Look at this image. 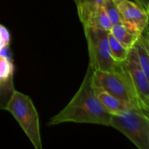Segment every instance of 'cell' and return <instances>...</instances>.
<instances>
[{"label":"cell","instance_id":"cell-1","mask_svg":"<svg viewBox=\"0 0 149 149\" xmlns=\"http://www.w3.org/2000/svg\"><path fill=\"white\" fill-rule=\"evenodd\" d=\"M93 70L88 67L82 83L71 101L49 119V126L67 122L110 126L111 115L103 108L92 84Z\"/></svg>","mask_w":149,"mask_h":149},{"label":"cell","instance_id":"cell-2","mask_svg":"<svg viewBox=\"0 0 149 149\" xmlns=\"http://www.w3.org/2000/svg\"><path fill=\"white\" fill-rule=\"evenodd\" d=\"M92 84L94 88L106 91L132 107L149 114L123 63H119L114 71L109 72L93 71Z\"/></svg>","mask_w":149,"mask_h":149},{"label":"cell","instance_id":"cell-3","mask_svg":"<svg viewBox=\"0 0 149 149\" xmlns=\"http://www.w3.org/2000/svg\"><path fill=\"white\" fill-rule=\"evenodd\" d=\"M5 110L15 119L33 148L42 149L39 113L31 98L15 90Z\"/></svg>","mask_w":149,"mask_h":149},{"label":"cell","instance_id":"cell-4","mask_svg":"<svg viewBox=\"0 0 149 149\" xmlns=\"http://www.w3.org/2000/svg\"><path fill=\"white\" fill-rule=\"evenodd\" d=\"M127 137L138 149H149V114L128 109L111 115L110 126Z\"/></svg>","mask_w":149,"mask_h":149},{"label":"cell","instance_id":"cell-5","mask_svg":"<svg viewBox=\"0 0 149 149\" xmlns=\"http://www.w3.org/2000/svg\"><path fill=\"white\" fill-rule=\"evenodd\" d=\"M84 31L88 47L89 67L93 71H114L119 63L113 61L111 55L109 31L92 28H84Z\"/></svg>","mask_w":149,"mask_h":149},{"label":"cell","instance_id":"cell-6","mask_svg":"<svg viewBox=\"0 0 149 149\" xmlns=\"http://www.w3.org/2000/svg\"><path fill=\"white\" fill-rule=\"evenodd\" d=\"M122 63L125 65L140 98L149 113V81L140 65L134 47L130 51L127 59Z\"/></svg>","mask_w":149,"mask_h":149},{"label":"cell","instance_id":"cell-7","mask_svg":"<svg viewBox=\"0 0 149 149\" xmlns=\"http://www.w3.org/2000/svg\"><path fill=\"white\" fill-rule=\"evenodd\" d=\"M120 13L123 22L138 31L143 32L149 24V14L135 1L130 0H113Z\"/></svg>","mask_w":149,"mask_h":149},{"label":"cell","instance_id":"cell-8","mask_svg":"<svg viewBox=\"0 0 149 149\" xmlns=\"http://www.w3.org/2000/svg\"><path fill=\"white\" fill-rule=\"evenodd\" d=\"M77 13L84 29L92 28L110 31L112 23L103 5L77 7Z\"/></svg>","mask_w":149,"mask_h":149},{"label":"cell","instance_id":"cell-9","mask_svg":"<svg viewBox=\"0 0 149 149\" xmlns=\"http://www.w3.org/2000/svg\"><path fill=\"white\" fill-rule=\"evenodd\" d=\"M109 32L116 40L130 49L133 47L142 33L125 23L113 25Z\"/></svg>","mask_w":149,"mask_h":149},{"label":"cell","instance_id":"cell-10","mask_svg":"<svg viewBox=\"0 0 149 149\" xmlns=\"http://www.w3.org/2000/svg\"><path fill=\"white\" fill-rule=\"evenodd\" d=\"M94 90L99 101L100 102L103 108L106 109V111L111 115L116 114V113H120L128 109H135L106 91L97 88H94Z\"/></svg>","mask_w":149,"mask_h":149},{"label":"cell","instance_id":"cell-11","mask_svg":"<svg viewBox=\"0 0 149 149\" xmlns=\"http://www.w3.org/2000/svg\"><path fill=\"white\" fill-rule=\"evenodd\" d=\"M138 61L149 81V24L134 45Z\"/></svg>","mask_w":149,"mask_h":149},{"label":"cell","instance_id":"cell-12","mask_svg":"<svg viewBox=\"0 0 149 149\" xmlns=\"http://www.w3.org/2000/svg\"><path fill=\"white\" fill-rule=\"evenodd\" d=\"M109 44L111 55L116 63H122L127 59L130 49L125 47L119 41L116 40L110 32L109 33Z\"/></svg>","mask_w":149,"mask_h":149},{"label":"cell","instance_id":"cell-13","mask_svg":"<svg viewBox=\"0 0 149 149\" xmlns=\"http://www.w3.org/2000/svg\"><path fill=\"white\" fill-rule=\"evenodd\" d=\"M15 90L13 76L0 79V109L5 110Z\"/></svg>","mask_w":149,"mask_h":149},{"label":"cell","instance_id":"cell-14","mask_svg":"<svg viewBox=\"0 0 149 149\" xmlns=\"http://www.w3.org/2000/svg\"><path fill=\"white\" fill-rule=\"evenodd\" d=\"M103 7L106 11L109 18L110 19L112 26L124 23L122 16L113 0H105L103 4Z\"/></svg>","mask_w":149,"mask_h":149},{"label":"cell","instance_id":"cell-15","mask_svg":"<svg viewBox=\"0 0 149 149\" xmlns=\"http://www.w3.org/2000/svg\"><path fill=\"white\" fill-rule=\"evenodd\" d=\"M15 66L13 60H9L0 55V79L14 75Z\"/></svg>","mask_w":149,"mask_h":149},{"label":"cell","instance_id":"cell-16","mask_svg":"<svg viewBox=\"0 0 149 149\" xmlns=\"http://www.w3.org/2000/svg\"><path fill=\"white\" fill-rule=\"evenodd\" d=\"M10 33L8 29L0 24V49L4 47L10 45Z\"/></svg>","mask_w":149,"mask_h":149},{"label":"cell","instance_id":"cell-17","mask_svg":"<svg viewBox=\"0 0 149 149\" xmlns=\"http://www.w3.org/2000/svg\"><path fill=\"white\" fill-rule=\"evenodd\" d=\"M77 7L103 5L105 0H73Z\"/></svg>","mask_w":149,"mask_h":149},{"label":"cell","instance_id":"cell-18","mask_svg":"<svg viewBox=\"0 0 149 149\" xmlns=\"http://www.w3.org/2000/svg\"><path fill=\"white\" fill-rule=\"evenodd\" d=\"M0 55L4 58H7L9 60H13L12 58V52L11 50L10 49V45L4 47L0 49Z\"/></svg>","mask_w":149,"mask_h":149},{"label":"cell","instance_id":"cell-19","mask_svg":"<svg viewBox=\"0 0 149 149\" xmlns=\"http://www.w3.org/2000/svg\"><path fill=\"white\" fill-rule=\"evenodd\" d=\"M135 2H136L138 5L141 6L142 8H143L144 10L146 12L149 11V0H134Z\"/></svg>","mask_w":149,"mask_h":149},{"label":"cell","instance_id":"cell-20","mask_svg":"<svg viewBox=\"0 0 149 149\" xmlns=\"http://www.w3.org/2000/svg\"><path fill=\"white\" fill-rule=\"evenodd\" d=\"M148 14H149V11H148Z\"/></svg>","mask_w":149,"mask_h":149}]
</instances>
